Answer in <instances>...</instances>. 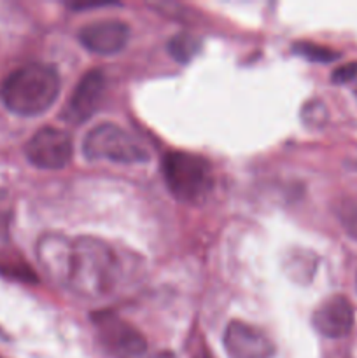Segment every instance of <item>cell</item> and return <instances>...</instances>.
Returning <instances> with one entry per match:
<instances>
[{
  "instance_id": "obj_1",
  "label": "cell",
  "mask_w": 357,
  "mask_h": 358,
  "mask_svg": "<svg viewBox=\"0 0 357 358\" xmlns=\"http://www.w3.org/2000/svg\"><path fill=\"white\" fill-rule=\"evenodd\" d=\"M37 259L49 278L84 299L108 296L118 283V255L100 238L46 234L37 243Z\"/></svg>"
},
{
  "instance_id": "obj_2",
  "label": "cell",
  "mask_w": 357,
  "mask_h": 358,
  "mask_svg": "<svg viewBox=\"0 0 357 358\" xmlns=\"http://www.w3.org/2000/svg\"><path fill=\"white\" fill-rule=\"evenodd\" d=\"M62 87L58 70L48 63H28L10 72L0 86V98L10 112L24 117L44 114Z\"/></svg>"
},
{
  "instance_id": "obj_3",
  "label": "cell",
  "mask_w": 357,
  "mask_h": 358,
  "mask_svg": "<svg viewBox=\"0 0 357 358\" xmlns=\"http://www.w3.org/2000/svg\"><path fill=\"white\" fill-rule=\"evenodd\" d=\"M164 182L177 199L186 203H200L214 187L212 166L203 156L174 150L161 163Z\"/></svg>"
},
{
  "instance_id": "obj_4",
  "label": "cell",
  "mask_w": 357,
  "mask_h": 358,
  "mask_svg": "<svg viewBox=\"0 0 357 358\" xmlns=\"http://www.w3.org/2000/svg\"><path fill=\"white\" fill-rule=\"evenodd\" d=\"M84 156L91 161H112V163H147L150 159V152L130 131L118 124L104 122L97 126L86 135L83 143Z\"/></svg>"
},
{
  "instance_id": "obj_5",
  "label": "cell",
  "mask_w": 357,
  "mask_h": 358,
  "mask_svg": "<svg viewBox=\"0 0 357 358\" xmlns=\"http://www.w3.org/2000/svg\"><path fill=\"white\" fill-rule=\"evenodd\" d=\"M74 154L72 138L58 128H42L28 140L24 156L34 166L42 170H62L70 163Z\"/></svg>"
},
{
  "instance_id": "obj_6",
  "label": "cell",
  "mask_w": 357,
  "mask_h": 358,
  "mask_svg": "<svg viewBox=\"0 0 357 358\" xmlns=\"http://www.w3.org/2000/svg\"><path fill=\"white\" fill-rule=\"evenodd\" d=\"M223 343L230 358H273L275 355L272 339L261 329L240 320L227 325Z\"/></svg>"
},
{
  "instance_id": "obj_7",
  "label": "cell",
  "mask_w": 357,
  "mask_h": 358,
  "mask_svg": "<svg viewBox=\"0 0 357 358\" xmlns=\"http://www.w3.org/2000/svg\"><path fill=\"white\" fill-rule=\"evenodd\" d=\"M97 325L107 348L115 355L121 358H140L147 352V343L144 336L115 315H100L97 317Z\"/></svg>"
},
{
  "instance_id": "obj_8",
  "label": "cell",
  "mask_w": 357,
  "mask_h": 358,
  "mask_svg": "<svg viewBox=\"0 0 357 358\" xmlns=\"http://www.w3.org/2000/svg\"><path fill=\"white\" fill-rule=\"evenodd\" d=\"M130 27L119 20H100L80 28L79 42L94 55H115L126 45Z\"/></svg>"
},
{
  "instance_id": "obj_9",
  "label": "cell",
  "mask_w": 357,
  "mask_h": 358,
  "mask_svg": "<svg viewBox=\"0 0 357 358\" xmlns=\"http://www.w3.org/2000/svg\"><path fill=\"white\" fill-rule=\"evenodd\" d=\"M354 320L356 315H354L352 303L345 296H332L326 299L312 317L315 331L329 339L349 336L354 327Z\"/></svg>"
},
{
  "instance_id": "obj_10",
  "label": "cell",
  "mask_w": 357,
  "mask_h": 358,
  "mask_svg": "<svg viewBox=\"0 0 357 358\" xmlns=\"http://www.w3.org/2000/svg\"><path fill=\"white\" fill-rule=\"evenodd\" d=\"M105 91V76L100 70H90L77 84L66 107V117L72 122H83L91 117L102 101Z\"/></svg>"
},
{
  "instance_id": "obj_11",
  "label": "cell",
  "mask_w": 357,
  "mask_h": 358,
  "mask_svg": "<svg viewBox=\"0 0 357 358\" xmlns=\"http://www.w3.org/2000/svg\"><path fill=\"white\" fill-rule=\"evenodd\" d=\"M200 48H202V44H200L198 38L189 34H178L168 44V52L177 62L188 63L200 51Z\"/></svg>"
},
{
  "instance_id": "obj_12",
  "label": "cell",
  "mask_w": 357,
  "mask_h": 358,
  "mask_svg": "<svg viewBox=\"0 0 357 358\" xmlns=\"http://www.w3.org/2000/svg\"><path fill=\"white\" fill-rule=\"evenodd\" d=\"M294 52L300 55L301 58H307L310 59V62H321V63H328L338 58V52L332 51L331 48L315 44V42H298V44L294 45Z\"/></svg>"
},
{
  "instance_id": "obj_13",
  "label": "cell",
  "mask_w": 357,
  "mask_h": 358,
  "mask_svg": "<svg viewBox=\"0 0 357 358\" xmlns=\"http://www.w3.org/2000/svg\"><path fill=\"white\" fill-rule=\"evenodd\" d=\"M338 219L350 238L357 240V203L345 199L338 206Z\"/></svg>"
},
{
  "instance_id": "obj_14",
  "label": "cell",
  "mask_w": 357,
  "mask_h": 358,
  "mask_svg": "<svg viewBox=\"0 0 357 358\" xmlns=\"http://www.w3.org/2000/svg\"><path fill=\"white\" fill-rule=\"evenodd\" d=\"M303 122L308 126H322L326 121H328V108L322 101L314 100L308 101L307 105L303 107Z\"/></svg>"
},
{
  "instance_id": "obj_15",
  "label": "cell",
  "mask_w": 357,
  "mask_h": 358,
  "mask_svg": "<svg viewBox=\"0 0 357 358\" xmlns=\"http://www.w3.org/2000/svg\"><path fill=\"white\" fill-rule=\"evenodd\" d=\"M357 77V63H349L345 66H340L335 73H332L331 79L338 84H345L350 83Z\"/></svg>"
},
{
  "instance_id": "obj_16",
  "label": "cell",
  "mask_w": 357,
  "mask_h": 358,
  "mask_svg": "<svg viewBox=\"0 0 357 358\" xmlns=\"http://www.w3.org/2000/svg\"><path fill=\"white\" fill-rule=\"evenodd\" d=\"M154 358H175V355H174V353L164 352V353H160V355H156Z\"/></svg>"
},
{
  "instance_id": "obj_17",
  "label": "cell",
  "mask_w": 357,
  "mask_h": 358,
  "mask_svg": "<svg viewBox=\"0 0 357 358\" xmlns=\"http://www.w3.org/2000/svg\"><path fill=\"white\" fill-rule=\"evenodd\" d=\"M0 358H2V357H0Z\"/></svg>"
}]
</instances>
